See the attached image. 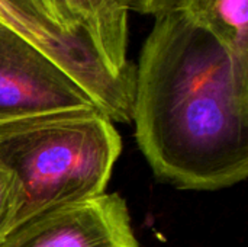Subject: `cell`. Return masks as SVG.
Listing matches in <instances>:
<instances>
[{"mask_svg":"<svg viewBox=\"0 0 248 247\" xmlns=\"http://www.w3.org/2000/svg\"><path fill=\"white\" fill-rule=\"evenodd\" d=\"M0 247H140L119 194L62 205L12 229Z\"/></svg>","mask_w":248,"mask_h":247,"instance_id":"4","label":"cell"},{"mask_svg":"<svg viewBox=\"0 0 248 247\" xmlns=\"http://www.w3.org/2000/svg\"><path fill=\"white\" fill-rule=\"evenodd\" d=\"M78 26L116 79L135 84V64L126 57L128 17L134 0H70Z\"/></svg>","mask_w":248,"mask_h":247,"instance_id":"5","label":"cell"},{"mask_svg":"<svg viewBox=\"0 0 248 247\" xmlns=\"http://www.w3.org/2000/svg\"><path fill=\"white\" fill-rule=\"evenodd\" d=\"M48 20L65 35H84L78 26L70 0H36ZM87 38V36H86Z\"/></svg>","mask_w":248,"mask_h":247,"instance_id":"7","label":"cell"},{"mask_svg":"<svg viewBox=\"0 0 248 247\" xmlns=\"http://www.w3.org/2000/svg\"><path fill=\"white\" fill-rule=\"evenodd\" d=\"M17 186L10 175L0 170V242L10 231L16 214Z\"/></svg>","mask_w":248,"mask_h":247,"instance_id":"8","label":"cell"},{"mask_svg":"<svg viewBox=\"0 0 248 247\" xmlns=\"http://www.w3.org/2000/svg\"><path fill=\"white\" fill-rule=\"evenodd\" d=\"M137 143L163 181L195 191L248 176V58L177 13L155 16L135 66Z\"/></svg>","mask_w":248,"mask_h":247,"instance_id":"1","label":"cell"},{"mask_svg":"<svg viewBox=\"0 0 248 247\" xmlns=\"http://www.w3.org/2000/svg\"><path fill=\"white\" fill-rule=\"evenodd\" d=\"M86 108L97 106L36 45L0 22V124Z\"/></svg>","mask_w":248,"mask_h":247,"instance_id":"3","label":"cell"},{"mask_svg":"<svg viewBox=\"0 0 248 247\" xmlns=\"http://www.w3.org/2000/svg\"><path fill=\"white\" fill-rule=\"evenodd\" d=\"M16 7H19L20 10H23L25 13H28L29 16H33V17H36V19H41V20H44V22H48V23H51L49 20H48V17L45 16V13H44V10L39 7V4L36 3V0H10ZM52 25V23H51ZM54 26V25H52Z\"/></svg>","mask_w":248,"mask_h":247,"instance_id":"9","label":"cell"},{"mask_svg":"<svg viewBox=\"0 0 248 247\" xmlns=\"http://www.w3.org/2000/svg\"><path fill=\"white\" fill-rule=\"evenodd\" d=\"M121 151L119 132L97 108L0 124V170L17 186L12 229L48 210L105 194Z\"/></svg>","mask_w":248,"mask_h":247,"instance_id":"2","label":"cell"},{"mask_svg":"<svg viewBox=\"0 0 248 247\" xmlns=\"http://www.w3.org/2000/svg\"><path fill=\"white\" fill-rule=\"evenodd\" d=\"M142 13H177L248 58V0H150Z\"/></svg>","mask_w":248,"mask_h":247,"instance_id":"6","label":"cell"},{"mask_svg":"<svg viewBox=\"0 0 248 247\" xmlns=\"http://www.w3.org/2000/svg\"><path fill=\"white\" fill-rule=\"evenodd\" d=\"M150 0H134V6H132V10H137L140 13H142V10L145 9V6L148 4Z\"/></svg>","mask_w":248,"mask_h":247,"instance_id":"10","label":"cell"}]
</instances>
